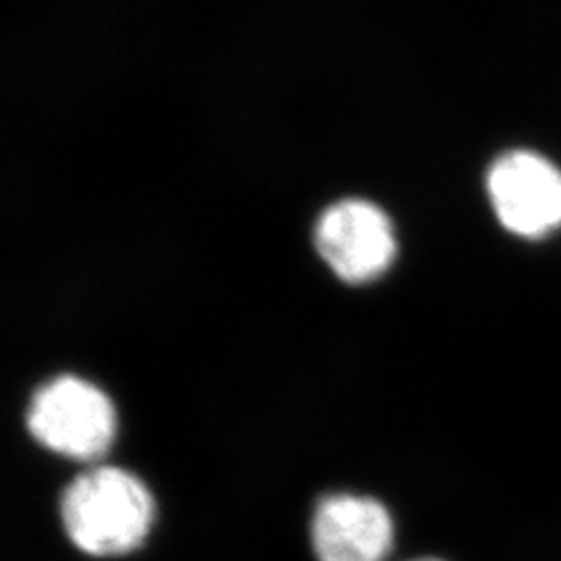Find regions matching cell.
Listing matches in <instances>:
<instances>
[{
	"label": "cell",
	"mask_w": 561,
	"mask_h": 561,
	"mask_svg": "<svg viewBox=\"0 0 561 561\" xmlns=\"http://www.w3.org/2000/svg\"><path fill=\"white\" fill-rule=\"evenodd\" d=\"M322 261L345 283H368L381 277L398 254L391 219L379 206L343 201L322 213L317 233Z\"/></svg>",
	"instance_id": "obj_3"
},
{
	"label": "cell",
	"mask_w": 561,
	"mask_h": 561,
	"mask_svg": "<svg viewBox=\"0 0 561 561\" xmlns=\"http://www.w3.org/2000/svg\"><path fill=\"white\" fill-rule=\"evenodd\" d=\"M312 545L319 561H385L393 547V522L377 500L329 495L314 512Z\"/></svg>",
	"instance_id": "obj_5"
},
{
	"label": "cell",
	"mask_w": 561,
	"mask_h": 561,
	"mask_svg": "<svg viewBox=\"0 0 561 561\" xmlns=\"http://www.w3.org/2000/svg\"><path fill=\"white\" fill-rule=\"evenodd\" d=\"M27 426L46 449L71 460L94 461L115 442L117 412L96 385L59 377L36 391Z\"/></svg>",
	"instance_id": "obj_2"
},
{
	"label": "cell",
	"mask_w": 561,
	"mask_h": 561,
	"mask_svg": "<svg viewBox=\"0 0 561 561\" xmlns=\"http://www.w3.org/2000/svg\"><path fill=\"white\" fill-rule=\"evenodd\" d=\"M412 561H443V560H437V558H421V560H412Z\"/></svg>",
	"instance_id": "obj_6"
},
{
	"label": "cell",
	"mask_w": 561,
	"mask_h": 561,
	"mask_svg": "<svg viewBox=\"0 0 561 561\" xmlns=\"http://www.w3.org/2000/svg\"><path fill=\"white\" fill-rule=\"evenodd\" d=\"M486 187L507 231L537 240L561 227V171L541 154H505L491 167Z\"/></svg>",
	"instance_id": "obj_4"
},
{
	"label": "cell",
	"mask_w": 561,
	"mask_h": 561,
	"mask_svg": "<svg viewBox=\"0 0 561 561\" xmlns=\"http://www.w3.org/2000/svg\"><path fill=\"white\" fill-rule=\"evenodd\" d=\"M60 518L73 545L90 556H123L146 541L154 502L146 484L123 468L101 466L65 489Z\"/></svg>",
	"instance_id": "obj_1"
}]
</instances>
